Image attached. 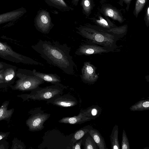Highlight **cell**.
Here are the masks:
<instances>
[{"label": "cell", "instance_id": "cell-1", "mask_svg": "<svg viewBox=\"0 0 149 149\" xmlns=\"http://www.w3.org/2000/svg\"><path fill=\"white\" fill-rule=\"evenodd\" d=\"M32 47L49 64L58 68L67 74H74V69L77 65L70 54L71 47L66 44L39 40Z\"/></svg>", "mask_w": 149, "mask_h": 149}, {"label": "cell", "instance_id": "cell-2", "mask_svg": "<svg viewBox=\"0 0 149 149\" xmlns=\"http://www.w3.org/2000/svg\"><path fill=\"white\" fill-rule=\"evenodd\" d=\"M89 42L101 46L114 50L116 47V42L118 38L107 31L99 30L90 28L82 27L77 32Z\"/></svg>", "mask_w": 149, "mask_h": 149}, {"label": "cell", "instance_id": "cell-3", "mask_svg": "<svg viewBox=\"0 0 149 149\" xmlns=\"http://www.w3.org/2000/svg\"><path fill=\"white\" fill-rule=\"evenodd\" d=\"M45 81L35 75L33 71H29L26 74H21L20 78L16 82L15 89L24 91L34 89Z\"/></svg>", "mask_w": 149, "mask_h": 149}, {"label": "cell", "instance_id": "cell-4", "mask_svg": "<svg viewBox=\"0 0 149 149\" xmlns=\"http://www.w3.org/2000/svg\"><path fill=\"white\" fill-rule=\"evenodd\" d=\"M60 86L55 84L44 88H36L35 93L33 95H28L27 97L33 100H45L53 97L61 93L62 91Z\"/></svg>", "mask_w": 149, "mask_h": 149}, {"label": "cell", "instance_id": "cell-5", "mask_svg": "<svg viewBox=\"0 0 149 149\" xmlns=\"http://www.w3.org/2000/svg\"><path fill=\"white\" fill-rule=\"evenodd\" d=\"M0 56L4 57L7 56H12L26 64L42 66L44 65V64L41 63L15 52L6 44L0 42Z\"/></svg>", "mask_w": 149, "mask_h": 149}, {"label": "cell", "instance_id": "cell-6", "mask_svg": "<svg viewBox=\"0 0 149 149\" xmlns=\"http://www.w3.org/2000/svg\"><path fill=\"white\" fill-rule=\"evenodd\" d=\"M112 51L107 47L99 46L89 42L81 44L75 52L76 55H89Z\"/></svg>", "mask_w": 149, "mask_h": 149}, {"label": "cell", "instance_id": "cell-7", "mask_svg": "<svg viewBox=\"0 0 149 149\" xmlns=\"http://www.w3.org/2000/svg\"><path fill=\"white\" fill-rule=\"evenodd\" d=\"M95 67L89 62H85L81 69L80 77L84 82L89 83L96 81L98 76L96 73Z\"/></svg>", "mask_w": 149, "mask_h": 149}, {"label": "cell", "instance_id": "cell-8", "mask_svg": "<svg viewBox=\"0 0 149 149\" xmlns=\"http://www.w3.org/2000/svg\"><path fill=\"white\" fill-rule=\"evenodd\" d=\"M49 117V115L47 113H38L29 118L26 124L30 130L39 131L43 128V124Z\"/></svg>", "mask_w": 149, "mask_h": 149}, {"label": "cell", "instance_id": "cell-9", "mask_svg": "<svg viewBox=\"0 0 149 149\" xmlns=\"http://www.w3.org/2000/svg\"><path fill=\"white\" fill-rule=\"evenodd\" d=\"M26 12L25 9L22 7L0 14V24L15 22L21 17Z\"/></svg>", "mask_w": 149, "mask_h": 149}, {"label": "cell", "instance_id": "cell-10", "mask_svg": "<svg viewBox=\"0 0 149 149\" xmlns=\"http://www.w3.org/2000/svg\"><path fill=\"white\" fill-rule=\"evenodd\" d=\"M33 71L35 75L40 77L45 81L58 85L60 84L59 83L61 81L60 77L56 74L40 72L37 71L35 69H33Z\"/></svg>", "mask_w": 149, "mask_h": 149}, {"label": "cell", "instance_id": "cell-11", "mask_svg": "<svg viewBox=\"0 0 149 149\" xmlns=\"http://www.w3.org/2000/svg\"><path fill=\"white\" fill-rule=\"evenodd\" d=\"M36 27L38 31L42 33L48 34L51 29L49 20L45 14L40 16L39 20L37 22Z\"/></svg>", "mask_w": 149, "mask_h": 149}, {"label": "cell", "instance_id": "cell-12", "mask_svg": "<svg viewBox=\"0 0 149 149\" xmlns=\"http://www.w3.org/2000/svg\"><path fill=\"white\" fill-rule=\"evenodd\" d=\"M91 120L90 118L85 116L81 111L77 116L63 118L59 120V122L64 123L75 124L81 123Z\"/></svg>", "mask_w": 149, "mask_h": 149}, {"label": "cell", "instance_id": "cell-13", "mask_svg": "<svg viewBox=\"0 0 149 149\" xmlns=\"http://www.w3.org/2000/svg\"><path fill=\"white\" fill-rule=\"evenodd\" d=\"M93 138L99 149H108L103 137L97 130L93 128L88 132Z\"/></svg>", "mask_w": 149, "mask_h": 149}, {"label": "cell", "instance_id": "cell-14", "mask_svg": "<svg viewBox=\"0 0 149 149\" xmlns=\"http://www.w3.org/2000/svg\"><path fill=\"white\" fill-rule=\"evenodd\" d=\"M102 109L97 105H93L81 112L84 115L90 118L91 120L94 119L99 116L100 114Z\"/></svg>", "mask_w": 149, "mask_h": 149}, {"label": "cell", "instance_id": "cell-15", "mask_svg": "<svg viewBox=\"0 0 149 149\" xmlns=\"http://www.w3.org/2000/svg\"><path fill=\"white\" fill-rule=\"evenodd\" d=\"M118 134V125H116L113 127L110 136L111 149H120Z\"/></svg>", "mask_w": 149, "mask_h": 149}, {"label": "cell", "instance_id": "cell-16", "mask_svg": "<svg viewBox=\"0 0 149 149\" xmlns=\"http://www.w3.org/2000/svg\"><path fill=\"white\" fill-rule=\"evenodd\" d=\"M149 109V100H140L132 105L130 110L132 111H143Z\"/></svg>", "mask_w": 149, "mask_h": 149}, {"label": "cell", "instance_id": "cell-17", "mask_svg": "<svg viewBox=\"0 0 149 149\" xmlns=\"http://www.w3.org/2000/svg\"><path fill=\"white\" fill-rule=\"evenodd\" d=\"M8 102L3 104L0 108V120L8 118L12 115L13 110L8 109Z\"/></svg>", "mask_w": 149, "mask_h": 149}, {"label": "cell", "instance_id": "cell-18", "mask_svg": "<svg viewBox=\"0 0 149 149\" xmlns=\"http://www.w3.org/2000/svg\"><path fill=\"white\" fill-rule=\"evenodd\" d=\"M53 103L60 106L68 107L75 105L76 102L75 101L66 99L58 98L56 99Z\"/></svg>", "mask_w": 149, "mask_h": 149}, {"label": "cell", "instance_id": "cell-19", "mask_svg": "<svg viewBox=\"0 0 149 149\" xmlns=\"http://www.w3.org/2000/svg\"><path fill=\"white\" fill-rule=\"evenodd\" d=\"M105 14L113 19L117 20L120 22H123V20L119 13L116 10L110 8H107L105 9Z\"/></svg>", "mask_w": 149, "mask_h": 149}, {"label": "cell", "instance_id": "cell-20", "mask_svg": "<svg viewBox=\"0 0 149 149\" xmlns=\"http://www.w3.org/2000/svg\"><path fill=\"white\" fill-rule=\"evenodd\" d=\"M126 27L123 26L119 28H111L106 31L119 38H121L122 36H123L124 35L126 31Z\"/></svg>", "mask_w": 149, "mask_h": 149}, {"label": "cell", "instance_id": "cell-21", "mask_svg": "<svg viewBox=\"0 0 149 149\" xmlns=\"http://www.w3.org/2000/svg\"><path fill=\"white\" fill-rule=\"evenodd\" d=\"M4 82H8L10 81L15 76L14 70L11 68L7 69L3 72Z\"/></svg>", "mask_w": 149, "mask_h": 149}, {"label": "cell", "instance_id": "cell-22", "mask_svg": "<svg viewBox=\"0 0 149 149\" xmlns=\"http://www.w3.org/2000/svg\"><path fill=\"white\" fill-rule=\"evenodd\" d=\"M84 148L85 149H97L98 148V147L94 141L91 136H88L86 139Z\"/></svg>", "mask_w": 149, "mask_h": 149}, {"label": "cell", "instance_id": "cell-23", "mask_svg": "<svg viewBox=\"0 0 149 149\" xmlns=\"http://www.w3.org/2000/svg\"><path fill=\"white\" fill-rule=\"evenodd\" d=\"M92 128L91 126L88 125L81 130L77 131L74 135L75 139L76 140H79L85 134L88 132L89 130Z\"/></svg>", "mask_w": 149, "mask_h": 149}, {"label": "cell", "instance_id": "cell-24", "mask_svg": "<svg viewBox=\"0 0 149 149\" xmlns=\"http://www.w3.org/2000/svg\"><path fill=\"white\" fill-rule=\"evenodd\" d=\"M147 0H137L136 2L134 13L137 16L139 12L141 10L145 4Z\"/></svg>", "mask_w": 149, "mask_h": 149}, {"label": "cell", "instance_id": "cell-25", "mask_svg": "<svg viewBox=\"0 0 149 149\" xmlns=\"http://www.w3.org/2000/svg\"><path fill=\"white\" fill-rule=\"evenodd\" d=\"M121 147L122 149H130L129 141L124 130L123 132Z\"/></svg>", "mask_w": 149, "mask_h": 149}, {"label": "cell", "instance_id": "cell-26", "mask_svg": "<svg viewBox=\"0 0 149 149\" xmlns=\"http://www.w3.org/2000/svg\"><path fill=\"white\" fill-rule=\"evenodd\" d=\"M97 22L100 26L104 28L110 29V26L109 25L106 21L103 18L100 17V20H97Z\"/></svg>", "mask_w": 149, "mask_h": 149}, {"label": "cell", "instance_id": "cell-27", "mask_svg": "<svg viewBox=\"0 0 149 149\" xmlns=\"http://www.w3.org/2000/svg\"><path fill=\"white\" fill-rule=\"evenodd\" d=\"M84 5L85 9L86 10L88 11L91 8L90 3L88 0H85L84 2Z\"/></svg>", "mask_w": 149, "mask_h": 149}, {"label": "cell", "instance_id": "cell-28", "mask_svg": "<svg viewBox=\"0 0 149 149\" xmlns=\"http://www.w3.org/2000/svg\"><path fill=\"white\" fill-rule=\"evenodd\" d=\"M82 141V140H81L79 142L77 143L75 146H73L72 148L74 149H81Z\"/></svg>", "mask_w": 149, "mask_h": 149}, {"label": "cell", "instance_id": "cell-29", "mask_svg": "<svg viewBox=\"0 0 149 149\" xmlns=\"http://www.w3.org/2000/svg\"><path fill=\"white\" fill-rule=\"evenodd\" d=\"M56 2L60 3L63 6H66V4L63 0H55Z\"/></svg>", "mask_w": 149, "mask_h": 149}, {"label": "cell", "instance_id": "cell-30", "mask_svg": "<svg viewBox=\"0 0 149 149\" xmlns=\"http://www.w3.org/2000/svg\"><path fill=\"white\" fill-rule=\"evenodd\" d=\"M0 80L4 81V78L3 72L0 73Z\"/></svg>", "mask_w": 149, "mask_h": 149}, {"label": "cell", "instance_id": "cell-31", "mask_svg": "<svg viewBox=\"0 0 149 149\" xmlns=\"http://www.w3.org/2000/svg\"><path fill=\"white\" fill-rule=\"evenodd\" d=\"M149 7L148 8V10H147V18L148 19V22L149 21Z\"/></svg>", "mask_w": 149, "mask_h": 149}, {"label": "cell", "instance_id": "cell-32", "mask_svg": "<svg viewBox=\"0 0 149 149\" xmlns=\"http://www.w3.org/2000/svg\"><path fill=\"white\" fill-rule=\"evenodd\" d=\"M5 136V135L4 134H0V140L4 138Z\"/></svg>", "mask_w": 149, "mask_h": 149}, {"label": "cell", "instance_id": "cell-33", "mask_svg": "<svg viewBox=\"0 0 149 149\" xmlns=\"http://www.w3.org/2000/svg\"><path fill=\"white\" fill-rule=\"evenodd\" d=\"M125 3H129L132 0H123Z\"/></svg>", "mask_w": 149, "mask_h": 149}, {"label": "cell", "instance_id": "cell-34", "mask_svg": "<svg viewBox=\"0 0 149 149\" xmlns=\"http://www.w3.org/2000/svg\"><path fill=\"white\" fill-rule=\"evenodd\" d=\"M3 65L1 63H0V69L3 68Z\"/></svg>", "mask_w": 149, "mask_h": 149}, {"label": "cell", "instance_id": "cell-35", "mask_svg": "<svg viewBox=\"0 0 149 149\" xmlns=\"http://www.w3.org/2000/svg\"><path fill=\"white\" fill-rule=\"evenodd\" d=\"M4 81L2 80H0V84L4 83Z\"/></svg>", "mask_w": 149, "mask_h": 149}, {"label": "cell", "instance_id": "cell-36", "mask_svg": "<svg viewBox=\"0 0 149 149\" xmlns=\"http://www.w3.org/2000/svg\"><path fill=\"white\" fill-rule=\"evenodd\" d=\"M3 71L4 70H0V73H3Z\"/></svg>", "mask_w": 149, "mask_h": 149}]
</instances>
